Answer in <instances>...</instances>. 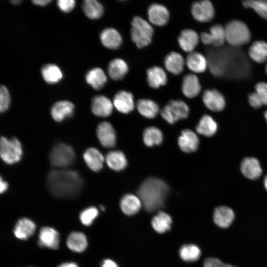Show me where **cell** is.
<instances>
[{
	"instance_id": "cell-16",
	"label": "cell",
	"mask_w": 267,
	"mask_h": 267,
	"mask_svg": "<svg viewBox=\"0 0 267 267\" xmlns=\"http://www.w3.org/2000/svg\"><path fill=\"white\" fill-rule=\"evenodd\" d=\"M199 40V36L194 30L185 29L180 32L178 38V42L181 49L190 53L193 52L198 44Z\"/></svg>"
},
{
	"instance_id": "cell-49",
	"label": "cell",
	"mask_w": 267,
	"mask_h": 267,
	"mask_svg": "<svg viewBox=\"0 0 267 267\" xmlns=\"http://www.w3.org/2000/svg\"><path fill=\"white\" fill-rule=\"evenodd\" d=\"M8 188V184L4 180H2V178H0V192L1 193L4 192Z\"/></svg>"
},
{
	"instance_id": "cell-2",
	"label": "cell",
	"mask_w": 267,
	"mask_h": 267,
	"mask_svg": "<svg viewBox=\"0 0 267 267\" xmlns=\"http://www.w3.org/2000/svg\"><path fill=\"white\" fill-rule=\"evenodd\" d=\"M169 190L165 181L150 178L141 184L137 194L145 210L152 212L163 207Z\"/></svg>"
},
{
	"instance_id": "cell-41",
	"label": "cell",
	"mask_w": 267,
	"mask_h": 267,
	"mask_svg": "<svg viewBox=\"0 0 267 267\" xmlns=\"http://www.w3.org/2000/svg\"><path fill=\"white\" fill-rule=\"evenodd\" d=\"M179 254L182 260L186 262H194L200 258L201 251L195 245L187 244L181 246Z\"/></svg>"
},
{
	"instance_id": "cell-37",
	"label": "cell",
	"mask_w": 267,
	"mask_h": 267,
	"mask_svg": "<svg viewBox=\"0 0 267 267\" xmlns=\"http://www.w3.org/2000/svg\"><path fill=\"white\" fill-rule=\"evenodd\" d=\"M44 80L48 84L58 83L63 78V74L60 68L53 64L44 65L41 69Z\"/></svg>"
},
{
	"instance_id": "cell-19",
	"label": "cell",
	"mask_w": 267,
	"mask_h": 267,
	"mask_svg": "<svg viewBox=\"0 0 267 267\" xmlns=\"http://www.w3.org/2000/svg\"><path fill=\"white\" fill-rule=\"evenodd\" d=\"M39 239V245L41 247L52 249H56L59 247V233L51 227H43L40 230Z\"/></svg>"
},
{
	"instance_id": "cell-48",
	"label": "cell",
	"mask_w": 267,
	"mask_h": 267,
	"mask_svg": "<svg viewBox=\"0 0 267 267\" xmlns=\"http://www.w3.org/2000/svg\"><path fill=\"white\" fill-rule=\"evenodd\" d=\"M51 2L50 0H34L32 2L36 5L43 6Z\"/></svg>"
},
{
	"instance_id": "cell-35",
	"label": "cell",
	"mask_w": 267,
	"mask_h": 267,
	"mask_svg": "<svg viewBox=\"0 0 267 267\" xmlns=\"http://www.w3.org/2000/svg\"><path fill=\"white\" fill-rule=\"evenodd\" d=\"M218 125L213 118L205 115L200 120L196 128V132L202 135L210 137L216 133Z\"/></svg>"
},
{
	"instance_id": "cell-39",
	"label": "cell",
	"mask_w": 267,
	"mask_h": 267,
	"mask_svg": "<svg viewBox=\"0 0 267 267\" xmlns=\"http://www.w3.org/2000/svg\"><path fill=\"white\" fill-rule=\"evenodd\" d=\"M85 15L89 19H96L102 16L104 8L102 5L96 0H86L82 4Z\"/></svg>"
},
{
	"instance_id": "cell-55",
	"label": "cell",
	"mask_w": 267,
	"mask_h": 267,
	"mask_svg": "<svg viewBox=\"0 0 267 267\" xmlns=\"http://www.w3.org/2000/svg\"><path fill=\"white\" fill-rule=\"evenodd\" d=\"M266 73H267V64L266 66Z\"/></svg>"
},
{
	"instance_id": "cell-7",
	"label": "cell",
	"mask_w": 267,
	"mask_h": 267,
	"mask_svg": "<svg viewBox=\"0 0 267 267\" xmlns=\"http://www.w3.org/2000/svg\"><path fill=\"white\" fill-rule=\"evenodd\" d=\"M49 159L53 166L65 168L74 162L75 154L71 146L64 143H59L52 148Z\"/></svg>"
},
{
	"instance_id": "cell-50",
	"label": "cell",
	"mask_w": 267,
	"mask_h": 267,
	"mask_svg": "<svg viewBox=\"0 0 267 267\" xmlns=\"http://www.w3.org/2000/svg\"><path fill=\"white\" fill-rule=\"evenodd\" d=\"M58 267H78V266L74 263H65L60 265Z\"/></svg>"
},
{
	"instance_id": "cell-30",
	"label": "cell",
	"mask_w": 267,
	"mask_h": 267,
	"mask_svg": "<svg viewBox=\"0 0 267 267\" xmlns=\"http://www.w3.org/2000/svg\"><path fill=\"white\" fill-rule=\"evenodd\" d=\"M85 80L93 89L99 90L104 87L107 78L105 72L101 68L96 67L87 72Z\"/></svg>"
},
{
	"instance_id": "cell-23",
	"label": "cell",
	"mask_w": 267,
	"mask_h": 267,
	"mask_svg": "<svg viewBox=\"0 0 267 267\" xmlns=\"http://www.w3.org/2000/svg\"><path fill=\"white\" fill-rule=\"evenodd\" d=\"M184 60L181 54L176 51L167 54L164 60L166 69L174 75H179L183 70Z\"/></svg>"
},
{
	"instance_id": "cell-21",
	"label": "cell",
	"mask_w": 267,
	"mask_h": 267,
	"mask_svg": "<svg viewBox=\"0 0 267 267\" xmlns=\"http://www.w3.org/2000/svg\"><path fill=\"white\" fill-rule=\"evenodd\" d=\"M167 76L164 70L160 66H154L146 71V80L149 86L153 89H158L167 82Z\"/></svg>"
},
{
	"instance_id": "cell-27",
	"label": "cell",
	"mask_w": 267,
	"mask_h": 267,
	"mask_svg": "<svg viewBox=\"0 0 267 267\" xmlns=\"http://www.w3.org/2000/svg\"><path fill=\"white\" fill-rule=\"evenodd\" d=\"M185 63L190 70L196 73L204 72L208 64L207 60L203 54L195 51L189 53L186 58Z\"/></svg>"
},
{
	"instance_id": "cell-10",
	"label": "cell",
	"mask_w": 267,
	"mask_h": 267,
	"mask_svg": "<svg viewBox=\"0 0 267 267\" xmlns=\"http://www.w3.org/2000/svg\"><path fill=\"white\" fill-rule=\"evenodd\" d=\"M200 39L205 44L220 46L226 41L224 27L219 24H215L211 27L210 32L202 33Z\"/></svg>"
},
{
	"instance_id": "cell-36",
	"label": "cell",
	"mask_w": 267,
	"mask_h": 267,
	"mask_svg": "<svg viewBox=\"0 0 267 267\" xmlns=\"http://www.w3.org/2000/svg\"><path fill=\"white\" fill-rule=\"evenodd\" d=\"M88 245L85 235L80 232H73L68 236L67 245L72 251L82 252L87 248Z\"/></svg>"
},
{
	"instance_id": "cell-53",
	"label": "cell",
	"mask_w": 267,
	"mask_h": 267,
	"mask_svg": "<svg viewBox=\"0 0 267 267\" xmlns=\"http://www.w3.org/2000/svg\"><path fill=\"white\" fill-rule=\"evenodd\" d=\"M265 117L266 118V121L267 122V110L266 111V112L265 113Z\"/></svg>"
},
{
	"instance_id": "cell-31",
	"label": "cell",
	"mask_w": 267,
	"mask_h": 267,
	"mask_svg": "<svg viewBox=\"0 0 267 267\" xmlns=\"http://www.w3.org/2000/svg\"><path fill=\"white\" fill-rule=\"evenodd\" d=\"M36 229V225L27 218L20 219L16 223L13 232L18 239L25 240L32 236Z\"/></svg>"
},
{
	"instance_id": "cell-51",
	"label": "cell",
	"mask_w": 267,
	"mask_h": 267,
	"mask_svg": "<svg viewBox=\"0 0 267 267\" xmlns=\"http://www.w3.org/2000/svg\"><path fill=\"white\" fill-rule=\"evenodd\" d=\"M21 0H11V2L14 4V5H18V4H19L21 3Z\"/></svg>"
},
{
	"instance_id": "cell-1",
	"label": "cell",
	"mask_w": 267,
	"mask_h": 267,
	"mask_svg": "<svg viewBox=\"0 0 267 267\" xmlns=\"http://www.w3.org/2000/svg\"><path fill=\"white\" fill-rule=\"evenodd\" d=\"M47 183L49 190L55 196L71 197L79 193L83 179L76 171L55 170L49 173Z\"/></svg>"
},
{
	"instance_id": "cell-29",
	"label": "cell",
	"mask_w": 267,
	"mask_h": 267,
	"mask_svg": "<svg viewBox=\"0 0 267 267\" xmlns=\"http://www.w3.org/2000/svg\"><path fill=\"white\" fill-rule=\"evenodd\" d=\"M250 104L255 108L267 105V83L260 82L255 86V91L249 95Z\"/></svg>"
},
{
	"instance_id": "cell-46",
	"label": "cell",
	"mask_w": 267,
	"mask_h": 267,
	"mask_svg": "<svg viewBox=\"0 0 267 267\" xmlns=\"http://www.w3.org/2000/svg\"><path fill=\"white\" fill-rule=\"evenodd\" d=\"M204 267H236L222 263L218 259L209 258L204 262Z\"/></svg>"
},
{
	"instance_id": "cell-26",
	"label": "cell",
	"mask_w": 267,
	"mask_h": 267,
	"mask_svg": "<svg viewBox=\"0 0 267 267\" xmlns=\"http://www.w3.org/2000/svg\"><path fill=\"white\" fill-rule=\"evenodd\" d=\"M120 205L122 212L125 214L132 216L139 211L142 202L138 196L133 194H127L121 198Z\"/></svg>"
},
{
	"instance_id": "cell-42",
	"label": "cell",
	"mask_w": 267,
	"mask_h": 267,
	"mask_svg": "<svg viewBox=\"0 0 267 267\" xmlns=\"http://www.w3.org/2000/svg\"><path fill=\"white\" fill-rule=\"evenodd\" d=\"M243 5L252 8L261 17L267 20V0H244Z\"/></svg>"
},
{
	"instance_id": "cell-54",
	"label": "cell",
	"mask_w": 267,
	"mask_h": 267,
	"mask_svg": "<svg viewBox=\"0 0 267 267\" xmlns=\"http://www.w3.org/2000/svg\"><path fill=\"white\" fill-rule=\"evenodd\" d=\"M100 209L101 210L104 211L105 210V208L103 206H100Z\"/></svg>"
},
{
	"instance_id": "cell-28",
	"label": "cell",
	"mask_w": 267,
	"mask_h": 267,
	"mask_svg": "<svg viewBox=\"0 0 267 267\" xmlns=\"http://www.w3.org/2000/svg\"><path fill=\"white\" fill-rule=\"evenodd\" d=\"M109 77L113 80L119 81L123 79L129 71L127 62L121 58L112 59L107 67Z\"/></svg>"
},
{
	"instance_id": "cell-47",
	"label": "cell",
	"mask_w": 267,
	"mask_h": 267,
	"mask_svg": "<svg viewBox=\"0 0 267 267\" xmlns=\"http://www.w3.org/2000/svg\"><path fill=\"white\" fill-rule=\"evenodd\" d=\"M101 267H118L116 263L110 259H106L103 261Z\"/></svg>"
},
{
	"instance_id": "cell-4",
	"label": "cell",
	"mask_w": 267,
	"mask_h": 267,
	"mask_svg": "<svg viewBox=\"0 0 267 267\" xmlns=\"http://www.w3.org/2000/svg\"><path fill=\"white\" fill-rule=\"evenodd\" d=\"M224 30L225 41L231 46H240L250 41L251 34L248 27L240 20L229 22L225 26Z\"/></svg>"
},
{
	"instance_id": "cell-34",
	"label": "cell",
	"mask_w": 267,
	"mask_h": 267,
	"mask_svg": "<svg viewBox=\"0 0 267 267\" xmlns=\"http://www.w3.org/2000/svg\"><path fill=\"white\" fill-rule=\"evenodd\" d=\"M138 112L145 118H154L157 115L159 108L154 101L148 99H140L136 102Z\"/></svg>"
},
{
	"instance_id": "cell-3",
	"label": "cell",
	"mask_w": 267,
	"mask_h": 267,
	"mask_svg": "<svg viewBox=\"0 0 267 267\" xmlns=\"http://www.w3.org/2000/svg\"><path fill=\"white\" fill-rule=\"evenodd\" d=\"M153 33V28L147 21L139 16L133 18L131 22V39L138 48L150 44Z\"/></svg>"
},
{
	"instance_id": "cell-8",
	"label": "cell",
	"mask_w": 267,
	"mask_h": 267,
	"mask_svg": "<svg viewBox=\"0 0 267 267\" xmlns=\"http://www.w3.org/2000/svg\"><path fill=\"white\" fill-rule=\"evenodd\" d=\"M193 18L200 22H207L213 19L215 15L214 6L209 0H204L194 2L191 8Z\"/></svg>"
},
{
	"instance_id": "cell-38",
	"label": "cell",
	"mask_w": 267,
	"mask_h": 267,
	"mask_svg": "<svg viewBox=\"0 0 267 267\" xmlns=\"http://www.w3.org/2000/svg\"><path fill=\"white\" fill-rule=\"evenodd\" d=\"M172 222L171 216L166 213L160 211L152 219L151 225L156 231L163 233L170 229Z\"/></svg>"
},
{
	"instance_id": "cell-40",
	"label": "cell",
	"mask_w": 267,
	"mask_h": 267,
	"mask_svg": "<svg viewBox=\"0 0 267 267\" xmlns=\"http://www.w3.org/2000/svg\"><path fill=\"white\" fill-rule=\"evenodd\" d=\"M163 139L162 132L154 126L146 128L143 133V141L148 147L160 144L163 141Z\"/></svg>"
},
{
	"instance_id": "cell-15",
	"label": "cell",
	"mask_w": 267,
	"mask_h": 267,
	"mask_svg": "<svg viewBox=\"0 0 267 267\" xmlns=\"http://www.w3.org/2000/svg\"><path fill=\"white\" fill-rule=\"evenodd\" d=\"M199 143V138L196 134L189 129L182 130L178 138V144L180 149L185 153L197 150Z\"/></svg>"
},
{
	"instance_id": "cell-18",
	"label": "cell",
	"mask_w": 267,
	"mask_h": 267,
	"mask_svg": "<svg viewBox=\"0 0 267 267\" xmlns=\"http://www.w3.org/2000/svg\"><path fill=\"white\" fill-rule=\"evenodd\" d=\"M75 106L70 101L62 100L54 104L51 109V115L53 120L60 122L65 119L71 117L74 113Z\"/></svg>"
},
{
	"instance_id": "cell-32",
	"label": "cell",
	"mask_w": 267,
	"mask_h": 267,
	"mask_svg": "<svg viewBox=\"0 0 267 267\" xmlns=\"http://www.w3.org/2000/svg\"><path fill=\"white\" fill-rule=\"evenodd\" d=\"M108 166L116 171L123 170L127 166V160L125 155L120 150L109 152L105 157Z\"/></svg>"
},
{
	"instance_id": "cell-20",
	"label": "cell",
	"mask_w": 267,
	"mask_h": 267,
	"mask_svg": "<svg viewBox=\"0 0 267 267\" xmlns=\"http://www.w3.org/2000/svg\"><path fill=\"white\" fill-rule=\"evenodd\" d=\"M201 89L200 82L195 75L188 74L183 77L181 91L185 96L189 98H194L199 94Z\"/></svg>"
},
{
	"instance_id": "cell-25",
	"label": "cell",
	"mask_w": 267,
	"mask_h": 267,
	"mask_svg": "<svg viewBox=\"0 0 267 267\" xmlns=\"http://www.w3.org/2000/svg\"><path fill=\"white\" fill-rule=\"evenodd\" d=\"M234 219L233 211L227 206L218 207L214 211V221L218 226L221 228H227L229 226Z\"/></svg>"
},
{
	"instance_id": "cell-5",
	"label": "cell",
	"mask_w": 267,
	"mask_h": 267,
	"mask_svg": "<svg viewBox=\"0 0 267 267\" xmlns=\"http://www.w3.org/2000/svg\"><path fill=\"white\" fill-rule=\"evenodd\" d=\"M0 155L2 160L8 164H13L21 158L22 148L16 138L8 139L1 137L0 140Z\"/></svg>"
},
{
	"instance_id": "cell-11",
	"label": "cell",
	"mask_w": 267,
	"mask_h": 267,
	"mask_svg": "<svg viewBox=\"0 0 267 267\" xmlns=\"http://www.w3.org/2000/svg\"><path fill=\"white\" fill-rule=\"evenodd\" d=\"M202 100L206 107L214 112L222 110L225 105L223 95L215 89L205 90L202 95Z\"/></svg>"
},
{
	"instance_id": "cell-6",
	"label": "cell",
	"mask_w": 267,
	"mask_h": 267,
	"mask_svg": "<svg viewBox=\"0 0 267 267\" xmlns=\"http://www.w3.org/2000/svg\"><path fill=\"white\" fill-rule=\"evenodd\" d=\"M189 111L188 106L183 101L171 100L161 111V115L168 123L173 124L179 120L186 118Z\"/></svg>"
},
{
	"instance_id": "cell-44",
	"label": "cell",
	"mask_w": 267,
	"mask_h": 267,
	"mask_svg": "<svg viewBox=\"0 0 267 267\" xmlns=\"http://www.w3.org/2000/svg\"><path fill=\"white\" fill-rule=\"evenodd\" d=\"M10 103V94L5 86L1 85L0 88V111L4 112L9 108Z\"/></svg>"
},
{
	"instance_id": "cell-43",
	"label": "cell",
	"mask_w": 267,
	"mask_h": 267,
	"mask_svg": "<svg viewBox=\"0 0 267 267\" xmlns=\"http://www.w3.org/2000/svg\"><path fill=\"white\" fill-rule=\"evenodd\" d=\"M98 214V211L96 208L89 207L81 212L80 215V221L83 224L87 226L89 225L97 216Z\"/></svg>"
},
{
	"instance_id": "cell-13",
	"label": "cell",
	"mask_w": 267,
	"mask_h": 267,
	"mask_svg": "<svg viewBox=\"0 0 267 267\" xmlns=\"http://www.w3.org/2000/svg\"><path fill=\"white\" fill-rule=\"evenodd\" d=\"M113 102L105 95L94 96L91 101V110L93 113L100 117L110 116L113 109Z\"/></svg>"
},
{
	"instance_id": "cell-17",
	"label": "cell",
	"mask_w": 267,
	"mask_h": 267,
	"mask_svg": "<svg viewBox=\"0 0 267 267\" xmlns=\"http://www.w3.org/2000/svg\"><path fill=\"white\" fill-rule=\"evenodd\" d=\"M99 38L103 45L109 49H118L122 44L121 35L117 30L113 28L104 29L101 32Z\"/></svg>"
},
{
	"instance_id": "cell-14",
	"label": "cell",
	"mask_w": 267,
	"mask_h": 267,
	"mask_svg": "<svg viewBox=\"0 0 267 267\" xmlns=\"http://www.w3.org/2000/svg\"><path fill=\"white\" fill-rule=\"evenodd\" d=\"M113 103L120 112L127 114L132 111L134 107L133 94L128 91L120 90L114 96Z\"/></svg>"
},
{
	"instance_id": "cell-12",
	"label": "cell",
	"mask_w": 267,
	"mask_h": 267,
	"mask_svg": "<svg viewBox=\"0 0 267 267\" xmlns=\"http://www.w3.org/2000/svg\"><path fill=\"white\" fill-rule=\"evenodd\" d=\"M147 14L149 21L158 26L166 25L170 18V13L167 8L156 3L150 5L147 10Z\"/></svg>"
},
{
	"instance_id": "cell-24",
	"label": "cell",
	"mask_w": 267,
	"mask_h": 267,
	"mask_svg": "<svg viewBox=\"0 0 267 267\" xmlns=\"http://www.w3.org/2000/svg\"><path fill=\"white\" fill-rule=\"evenodd\" d=\"M83 157L86 164L92 171L97 172L102 169L104 158L97 149L94 147L87 149L83 154Z\"/></svg>"
},
{
	"instance_id": "cell-45",
	"label": "cell",
	"mask_w": 267,
	"mask_h": 267,
	"mask_svg": "<svg viewBox=\"0 0 267 267\" xmlns=\"http://www.w3.org/2000/svg\"><path fill=\"white\" fill-rule=\"evenodd\" d=\"M57 4L60 10L64 12H69L75 7L76 1L74 0H59Z\"/></svg>"
},
{
	"instance_id": "cell-52",
	"label": "cell",
	"mask_w": 267,
	"mask_h": 267,
	"mask_svg": "<svg viewBox=\"0 0 267 267\" xmlns=\"http://www.w3.org/2000/svg\"><path fill=\"white\" fill-rule=\"evenodd\" d=\"M264 185L267 191V176L264 179Z\"/></svg>"
},
{
	"instance_id": "cell-22",
	"label": "cell",
	"mask_w": 267,
	"mask_h": 267,
	"mask_svg": "<svg viewBox=\"0 0 267 267\" xmlns=\"http://www.w3.org/2000/svg\"><path fill=\"white\" fill-rule=\"evenodd\" d=\"M241 171L245 177L250 179H258L262 173L259 161L253 157L243 159L241 164Z\"/></svg>"
},
{
	"instance_id": "cell-33",
	"label": "cell",
	"mask_w": 267,
	"mask_h": 267,
	"mask_svg": "<svg viewBox=\"0 0 267 267\" xmlns=\"http://www.w3.org/2000/svg\"><path fill=\"white\" fill-rule=\"evenodd\" d=\"M250 58L258 63L267 61V43L262 41L254 42L248 50Z\"/></svg>"
},
{
	"instance_id": "cell-9",
	"label": "cell",
	"mask_w": 267,
	"mask_h": 267,
	"mask_svg": "<svg viewBox=\"0 0 267 267\" xmlns=\"http://www.w3.org/2000/svg\"><path fill=\"white\" fill-rule=\"evenodd\" d=\"M96 135L101 145L106 148L114 147L116 143V134L112 125L108 122L99 124Z\"/></svg>"
}]
</instances>
